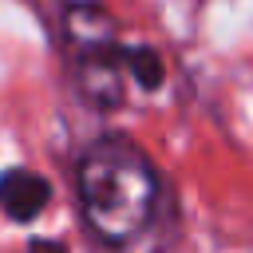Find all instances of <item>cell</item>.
<instances>
[{"instance_id":"cell-1","label":"cell","mask_w":253,"mask_h":253,"mask_svg":"<svg viewBox=\"0 0 253 253\" xmlns=\"http://www.w3.org/2000/svg\"><path fill=\"white\" fill-rule=\"evenodd\" d=\"M158 178L146 154L123 138L95 142L79 162V202L103 241H130L154 213Z\"/></svg>"},{"instance_id":"cell-3","label":"cell","mask_w":253,"mask_h":253,"mask_svg":"<svg viewBox=\"0 0 253 253\" xmlns=\"http://www.w3.org/2000/svg\"><path fill=\"white\" fill-rule=\"evenodd\" d=\"M51 198V186L32 170H4L0 174V210L12 221H32Z\"/></svg>"},{"instance_id":"cell-5","label":"cell","mask_w":253,"mask_h":253,"mask_svg":"<svg viewBox=\"0 0 253 253\" xmlns=\"http://www.w3.org/2000/svg\"><path fill=\"white\" fill-rule=\"evenodd\" d=\"M28 253H67V245H63V241H47V237H36V241L28 245Z\"/></svg>"},{"instance_id":"cell-4","label":"cell","mask_w":253,"mask_h":253,"mask_svg":"<svg viewBox=\"0 0 253 253\" xmlns=\"http://www.w3.org/2000/svg\"><path fill=\"white\" fill-rule=\"evenodd\" d=\"M123 67L130 71L134 83H142L146 91L162 87V55L154 47H123Z\"/></svg>"},{"instance_id":"cell-2","label":"cell","mask_w":253,"mask_h":253,"mask_svg":"<svg viewBox=\"0 0 253 253\" xmlns=\"http://www.w3.org/2000/svg\"><path fill=\"white\" fill-rule=\"evenodd\" d=\"M123 47H115V40L87 43L79 55V91L95 107H115L123 99Z\"/></svg>"}]
</instances>
